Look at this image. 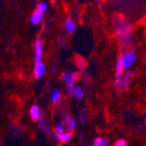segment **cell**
I'll list each match as a JSON object with an SVG mask.
<instances>
[{
	"mask_svg": "<svg viewBox=\"0 0 146 146\" xmlns=\"http://www.w3.org/2000/svg\"><path fill=\"white\" fill-rule=\"evenodd\" d=\"M64 28L68 34L74 33V32L76 30V24H75L74 20L70 17L66 19V20L64 22Z\"/></svg>",
	"mask_w": 146,
	"mask_h": 146,
	"instance_id": "ba28073f",
	"label": "cell"
},
{
	"mask_svg": "<svg viewBox=\"0 0 146 146\" xmlns=\"http://www.w3.org/2000/svg\"><path fill=\"white\" fill-rule=\"evenodd\" d=\"M144 124H145V126H146V119H145V122H144Z\"/></svg>",
	"mask_w": 146,
	"mask_h": 146,
	"instance_id": "603a6c76",
	"label": "cell"
},
{
	"mask_svg": "<svg viewBox=\"0 0 146 146\" xmlns=\"http://www.w3.org/2000/svg\"><path fill=\"white\" fill-rule=\"evenodd\" d=\"M61 99V90L59 88H55L52 89V91L51 92V95H50V100L51 102L56 105Z\"/></svg>",
	"mask_w": 146,
	"mask_h": 146,
	"instance_id": "7c38bea8",
	"label": "cell"
},
{
	"mask_svg": "<svg viewBox=\"0 0 146 146\" xmlns=\"http://www.w3.org/2000/svg\"><path fill=\"white\" fill-rule=\"evenodd\" d=\"M38 123H39V127L41 128V129L45 132L46 134H51L52 131H51V128L48 124V123L46 122V117L45 115L42 114V115L40 116V118H39V120L38 121Z\"/></svg>",
	"mask_w": 146,
	"mask_h": 146,
	"instance_id": "4fadbf2b",
	"label": "cell"
},
{
	"mask_svg": "<svg viewBox=\"0 0 146 146\" xmlns=\"http://www.w3.org/2000/svg\"><path fill=\"white\" fill-rule=\"evenodd\" d=\"M44 20V14L40 13L38 11L33 12V14L30 17V23L33 25H41Z\"/></svg>",
	"mask_w": 146,
	"mask_h": 146,
	"instance_id": "9c48e42d",
	"label": "cell"
},
{
	"mask_svg": "<svg viewBox=\"0 0 146 146\" xmlns=\"http://www.w3.org/2000/svg\"><path fill=\"white\" fill-rule=\"evenodd\" d=\"M113 146H129V145L125 139H119V140L115 141V143L113 144Z\"/></svg>",
	"mask_w": 146,
	"mask_h": 146,
	"instance_id": "ffe728a7",
	"label": "cell"
},
{
	"mask_svg": "<svg viewBox=\"0 0 146 146\" xmlns=\"http://www.w3.org/2000/svg\"><path fill=\"white\" fill-rule=\"evenodd\" d=\"M66 130H68L67 127H66V124L64 123V121H58L55 125H54V131H56L58 134H61L64 133Z\"/></svg>",
	"mask_w": 146,
	"mask_h": 146,
	"instance_id": "9a60e30c",
	"label": "cell"
},
{
	"mask_svg": "<svg viewBox=\"0 0 146 146\" xmlns=\"http://www.w3.org/2000/svg\"><path fill=\"white\" fill-rule=\"evenodd\" d=\"M113 32L123 47L130 48L133 42V26L131 23L122 16H114L112 19Z\"/></svg>",
	"mask_w": 146,
	"mask_h": 146,
	"instance_id": "6da1fadb",
	"label": "cell"
},
{
	"mask_svg": "<svg viewBox=\"0 0 146 146\" xmlns=\"http://www.w3.org/2000/svg\"><path fill=\"white\" fill-rule=\"evenodd\" d=\"M29 114H30V117L33 122H38L39 120V118L42 115L41 110L39 109V107L38 105L34 104L30 108L29 110Z\"/></svg>",
	"mask_w": 146,
	"mask_h": 146,
	"instance_id": "30bf717a",
	"label": "cell"
},
{
	"mask_svg": "<svg viewBox=\"0 0 146 146\" xmlns=\"http://www.w3.org/2000/svg\"><path fill=\"white\" fill-rule=\"evenodd\" d=\"M122 64L125 70H130V68L135 65L137 59V52L134 48H127L121 55H119Z\"/></svg>",
	"mask_w": 146,
	"mask_h": 146,
	"instance_id": "7a4b0ae2",
	"label": "cell"
},
{
	"mask_svg": "<svg viewBox=\"0 0 146 146\" xmlns=\"http://www.w3.org/2000/svg\"><path fill=\"white\" fill-rule=\"evenodd\" d=\"M82 77V74L78 72H72L69 70H65L61 74V79L66 87L75 85L76 82Z\"/></svg>",
	"mask_w": 146,
	"mask_h": 146,
	"instance_id": "277c9868",
	"label": "cell"
},
{
	"mask_svg": "<svg viewBox=\"0 0 146 146\" xmlns=\"http://www.w3.org/2000/svg\"><path fill=\"white\" fill-rule=\"evenodd\" d=\"M33 52H34V57L33 60L35 63L40 62L43 60V54H44V44L40 38L35 39L33 43Z\"/></svg>",
	"mask_w": 146,
	"mask_h": 146,
	"instance_id": "5b68a950",
	"label": "cell"
},
{
	"mask_svg": "<svg viewBox=\"0 0 146 146\" xmlns=\"http://www.w3.org/2000/svg\"><path fill=\"white\" fill-rule=\"evenodd\" d=\"M51 136H52V137L54 138V140H56V141H58V139H59V134L57 133L56 131H52V133H51Z\"/></svg>",
	"mask_w": 146,
	"mask_h": 146,
	"instance_id": "7402d4cb",
	"label": "cell"
},
{
	"mask_svg": "<svg viewBox=\"0 0 146 146\" xmlns=\"http://www.w3.org/2000/svg\"><path fill=\"white\" fill-rule=\"evenodd\" d=\"M46 72V66L43 61L37 62L34 64L33 68V75L36 79H40L42 78Z\"/></svg>",
	"mask_w": 146,
	"mask_h": 146,
	"instance_id": "8992f818",
	"label": "cell"
},
{
	"mask_svg": "<svg viewBox=\"0 0 146 146\" xmlns=\"http://www.w3.org/2000/svg\"><path fill=\"white\" fill-rule=\"evenodd\" d=\"M63 121H64V123L66 124V127H67L68 130L74 131V129L77 127V121L71 114L66 115L64 116V120Z\"/></svg>",
	"mask_w": 146,
	"mask_h": 146,
	"instance_id": "52a82bcc",
	"label": "cell"
},
{
	"mask_svg": "<svg viewBox=\"0 0 146 146\" xmlns=\"http://www.w3.org/2000/svg\"><path fill=\"white\" fill-rule=\"evenodd\" d=\"M91 146H109V140L105 137H97L94 139Z\"/></svg>",
	"mask_w": 146,
	"mask_h": 146,
	"instance_id": "5bb4252c",
	"label": "cell"
},
{
	"mask_svg": "<svg viewBox=\"0 0 146 146\" xmlns=\"http://www.w3.org/2000/svg\"><path fill=\"white\" fill-rule=\"evenodd\" d=\"M85 94H86V92H85V90H84L82 87H77L74 96H75L78 100H82V99L85 96Z\"/></svg>",
	"mask_w": 146,
	"mask_h": 146,
	"instance_id": "ac0fdd59",
	"label": "cell"
},
{
	"mask_svg": "<svg viewBox=\"0 0 146 146\" xmlns=\"http://www.w3.org/2000/svg\"><path fill=\"white\" fill-rule=\"evenodd\" d=\"M75 65H76V67L79 68V69H84L85 67H86V65H87V62L85 60V59L82 56H76L75 57Z\"/></svg>",
	"mask_w": 146,
	"mask_h": 146,
	"instance_id": "2e32d148",
	"label": "cell"
},
{
	"mask_svg": "<svg viewBox=\"0 0 146 146\" xmlns=\"http://www.w3.org/2000/svg\"><path fill=\"white\" fill-rule=\"evenodd\" d=\"M74 137V131L71 130H66L64 133L59 134V139L58 141L60 143H69Z\"/></svg>",
	"mask_w": 146,
	"mask_h": 146,
	"instance_id": "8fae6325",
	"label": "cell"
},
{
	"mask_svg": "<svg viewBox=\"0 0 146 146\" xmlns=\"http://www.w3.org/2000/svg\"><path fill=\"white\" fill-rule=\"evenodd\" d=\"M77 86L75 85H72V86H68V87H66V92H67V95L70 97L74 96L75 95V91H76Z\"/></svg>",
	"mask_w": 146,
	"mask_h": 146,
	"instance_id": "d6986e66",
	"label": "cell"
},
{
	"mask_svg": "<svg viewBox=\"0 0 146 146\" xmlns=\"http://www.w3.org/2000/svg\"><path fill=\"white\" fill-rule=\"evenodd\" d=\"M86 116H85V112L82 111L81 115H80V122H81L82 123H86Z\"/></svg>",
	"mask_w": 146,
	"mask_h": 146,
	"instance_id": "44dd1931",
	"label": "cell"
},
{
	"mask_svg": "<svg viewBox=\"0 0 146 146\" xmlns=\"http://www.w3.org/2000/svg\"><path fill=\"white\" fill-rule=\"evenodd\" d=\"M133 78V73L131 70H125L123 74L118 79L113 81V86L118 92H124L129 87V84Z\"/></svg>",
	"mask_w": 146,
	"mask_h": 146,
	"instance_id": "3957f363",
	"label": "cell"
},
{
	"mask_svg": "<svg viewBox=\"0 0 146 146\" xmlns=\"http://www.w3.org/2000/svg\"><path fill=\"white\" fill-rule=\"evenodd\" d=\"M47 10H48V4L46 1H40L37 5L36 11H39L40 13H42V14H45L47 11Z\"/></svg>",
	"mask_w": 146,
	"mask_h": 146,
	"instance_id": "e0dca14e",
	"label": "cell"
}]
</instances>
